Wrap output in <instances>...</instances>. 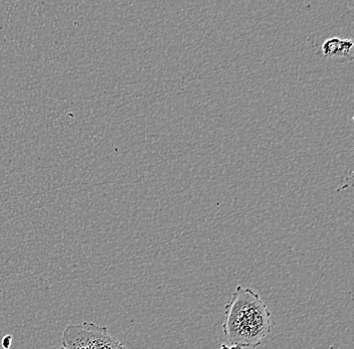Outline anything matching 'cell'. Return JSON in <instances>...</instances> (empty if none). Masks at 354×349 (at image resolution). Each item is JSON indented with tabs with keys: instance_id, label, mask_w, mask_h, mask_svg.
I'll use <instances>...</instances> for the list:
<instances>
[{
	"instance_id": "6da1fadb",
	"label": "cell",
	"mask_w": 354,
	"mask_h": 349,
	"mask_svg": "<svg viewBox=\"0 0 354 349\" xmlns=\"http://www.w3.org/2000/svg\"><path fill=\"white\" fill-rule=\"evenodd\" d=\"M272 328L271 313L260 295L238 286L231 301L225 305L223 330L232 348L261 346Z\"/></svg>"
},
{
	"instance_id": "7a4b0ae2",
	"label": "cell",
	"mask_w": 354,
	"mask_h": 349,
	"mask_svg": "<svg viewBox=\"0 0 354 349\" xmlns=\"http://www.w3.org/2000/svg\"><path fill=\"white\" fill-rule=\"evenodd\" d=\"M59 349H126L107 328L93 323L66 327Z\"/></svg>"
},
{
	"instance_id": "3957f363",
	"label": "cell",
	"mask_w": 354,
	"mask_h": 349,
	"mask_svg": "<svg viewBox=\"0 0 354 349\" xmlns=\"http://www.w3.org/2000/svg\"><path fill=\"white\" fill-rule=\"evenodd\" d=\"M314 52L324 59L336 62H351L353 59V39L331 37L313 44Z\"/></svg>"
},
{
	"instance_id": "277c9868",
	"label": "cell",
	"mask_w": 354,
	"mask_h": 349,
	"mask_svg": "<svg viewBox=\"0 0 354 349\" xmlns=\"http://www.w3.org/2000/svg\"><path fill=\"white\" fill-rule=\"evenodd\" d=\"M11 343H12V337L11 335H6L2 339V348L4 349H10Z\"/></svg>"
}]
</instances>
